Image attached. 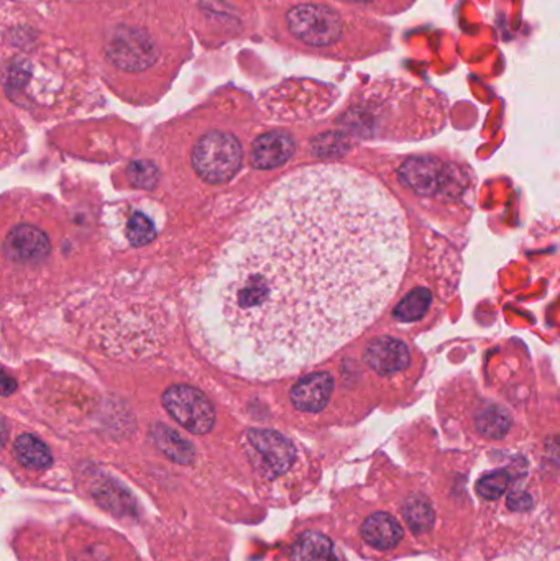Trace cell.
<instances>
[{
	"label": "cell",
	"instance_id": "ffe728a7",
	"mask_svg": "<svg viewBox=\"0 0 560 561\" xmlns=\"http://www.w3.org/2000/svg\"><path fill=\"white\" fill-rule=\"evenodd\" d=\"M127 176L139 189H153L158 182V168L151 161H133L127 168Z\"/></svg>",
	"mask_w": 560,
	"mask_h": 561
},
{
	"label": "cell",
	"instance_id": "7402d4cb",
	"mask_svg": "<svg viewBox=\"0 0 560 561\" xmlns=\"http://www.w3.org/2000/svg\"><path fill=\"white\" fill-rule=\"evenodd\" d=\"M360 7L379 10L381 14H403L416 4V0H347Z\"/></svg>",
	"mask_w": 560,
	"mask_h": 561
},
{
	"label": "cell",
	"instance_id": "2e32d148",
	"mask_svg": "<svg viewBox=\"0 0 560 561\" xmlns=\"http://www.w3.org/2000/svg\"><path fill=\"white\" fill-rule=\"evenodd\" d=\"M430 301H432V297H430L428 289H424V287L414 289L411 294H408L403 301L398 304L393 316L401 322L420 320L428 312Z\"/></svg>",
	"mask_w": 560,
	"mask_h": 561
},
{
	"label": "cell",
	"instance_id": "30bf717a",
	"mask_svg": "<svg viewBox=\"0 0 560 561\" xmlns=\"http://www.w3.org/2000/svg\"><path fill=\"white\" fill-rule=\"evenodd\" d=\"M334 379L329 373H313L293 386L291 402L303 412H321L329 404Z\"/></svg>",
	"mask_w": 560,
	"mask_h": 561
},
{
	"label": "cell",
	"instance_id": "cb8c5ba5",
	"mask_svg": "<svg viewBox=\"0 0 560 561\" xmlns=\"http://www.w3.org/2000/svg\"><path fill=\"white\" fill-rule=\"evenodd\" d=\"M17 388V384L14 381V378H9L7 374H2V394L4 396H10L14 390Z\"/></svg>",
	"mask_w": 560,
	"mask_h": 561
},
{
	"label": "cell",
	"instance_id": "5b68a950",
	"mask_svg": "<svg viewBox=\"0 0 560 561\" xmlns=\"http://www.w3.org/2000/svg\"><path fill=\"white\" fill-rule=\"evenodd\" d=\"M163 406L186 431L204 435L214 427L215 412L211 400L199 390L176 384L165 390Z\"/></svg>",
	"mask_w": 560,
	"mask_h": 561
},
{
	"label": "cell",
	"instance_id": "3957f363",
	"mask_svg": "<svg viewBox=\"0 0 560 561\" xmlns=\"http://www.w3.org/2000/svg\"><path fill=\"white\" fill-rule=\"evenodd\" d=\"M244 158L239 140L227 131H211L199 140L192 151V164L199 176L211 184L232 180Z\"/></svg>",
	"mask_w": 560,
	"mask_h": 561
},
{
	"label": "cell",
	"instance_id": "9c48e42d",
	"mask_svg": "<svg viewBox=\"0 0 560 561\" xmlns=\"http://www.w3.org/2000/svg\"><path fill=\"white\" fill-rule=\"evenodd\" d=\"M296 143L285 131H270L258 137L252 147V164L256 170H273L286 163L295 155Z\"/></svg>",
	"mask_w": 560,
	"mask_h": 561
},
{
	"label": "cell",
	"instance_id": "8992f818",
	"mask_svg": "<svg viewBox=\"0 0 560 561\" xmlns=\"http://www.w3.org/2000/svg\"><path fill=\"white\" fill-rule=\"evenodd\" d=\"M247 448L256 470L268 480H275L289 472L296 460L295 445L285 435L275 431H248Z\"/></svg>",
	"mask_w": 560,
	"mask_h": 561
},
{
	"label": "cell",
	"instance_id": "4fadbf2b",
	"mask_svg": "<svg viewBox=\"0 0 560 561\" xmlns=\"http://www.w3.org/2000/svg\"><path fill=\"white\" fill-rule=\"evenodd\" d=\"M289 561H344L332 540L317 532H305L291 546Z\"/></svg>",
	"mask_w": 560,
	"mask_h": 561
},
{
	"label": "cell",
	"instance_id": "ba28073f",
	"mask_svg": "<svg viewBox=\"0 0 560 561\" xmlns=\"http://www.w3.org/2000/svg\"><path fill=\"white\" fill-rule=\"evenodd\" d=\"M367 365L381 376L399 373L410 367L411 355L401 340L391 337H379L368 343L365 350Z\"/></svg>",
	"mask_w": 560,
	"mask_h": 561
},
{
	"label": "cell",
	"instance_id": "ac0fdd59",
	"mask_svg": "<svg viewBox=\"0 0 560 561\" xmlns=\"http://www.w3.org/2000/svg\"><path fill=\"white\" fill-rule=\"evenodd\" d=\"M404 519L412 532L424 534L434 524V513L428 501H424L422 497H414L404 505Z\"/></svg>",
	"mask_w": 560,
	"mask_h": 561
},
{
	"label": "cell",
	"instance_id": "7a4b0ae2",
	"mask_svg": "<svg viewBox=\"0 0 560 561\" xmlns=\"http://www.w3.org/2000/svg\"><path fill=\"white\" fill-rule=\"evenodd\" d=\"M289 32L316 48H327L346 38L348 22L336 8L321 4H303L286 14Z\"/></svg>",
	"mask_w": 560,
	"mask_h": 561
},
{
	"label": "cell",
	"instance_id": "e0dca14e",
	"mask_svg": "<svg viewBox=\"0 0 560 561\" xmlns=\"http://www.w3.org/2000/svg\"><path fill=\"white\" fill-rule=\"evenodd\" d=\"M510 415L500 407H490L478 415V431L488 439H502L510 431Z\"/></svg>",
	"mask_w": 560,
	"mask_h": 561
},
{
	"label": "cell",
	"instance_id": "d6986e66",
	"mask_svg": "<svg viewBox=\"0 0 560 561\" xmlns=\"http://www.w3.org/2000/svg\"><path fill=\"white\" fill-rule=\"evenodd\" d=\"M127 236H129V240L133 246H143V244H150L157 236V227L145 213L135 212L129 220Z\"/></svg>",
	"mask_w": 560,
	"mask_h": 561
},
{
	"label": "cell",
	"instance_id": "9a60e30c",
	"mask_svg": "<svg viewBox=\"0 0 560 561\" xmlns=\"http://www.w3.org/2000/svg\"><path fill=\"white\" fill-rule=\"evenodd\" d=\"M153 439L157 442L158 447L165 452L178 463H191L194 458V448L190 442L182 439L180 433L168 429L163 423L153 425Z\"/></svg>",
	"mask_w": 560,
	"mask_h": 561
},
{
	"label": "cell",
	"instance_id": "277c9868",
	"mask_svg": "<svg viewBox=\"0 0 560 561\" xmlns=\"http://www.w3.org/2000/svg\"><path fill=\"white\" fill-rule=\"evenodd\" d=\"M106 57L127 73H140L157 61V43L140 26L120 25L109 33Z\"/></svg>",
	"mask_w": 560,
	"mask_h": 561
},
{
	"label": "cell",
	"instance_id": "603a6c76",
	"mask_svg": "<svg viewBox=\"0 0 560 561\" xmlns=\"http://www.w3.org/2000/svg\"><path fill=\"white\" fill-rule=\"evenodd\" d=\"M508 507L511 511H527L533 507V497L524 491H514L508 496Z\"/></svg>",
	"mask_w": 560,
	"mask_h": 561
},
{
	"label": "cell",
	"instance_id": "5bb4252c",
	"mask_svg": "<svg viewBox=\"0 0 560 561\" xmlns=\"http://www.w3.org/2000/svg\"><path fill=\"white\" fill-rule=\"evenodd\" d=\"M14 452L18 462L30 470H45L53 463L50 448L35 435L26 433L16 440Z\"/></svg>",
	"mask_w": 560,
	"mask_h": 561
},
{
	"label": "cell",
	"instance_id": "52a82bcc",
	"mask_svg": "<svg viewBox=\"0 0 560 561\" xmlns=\"http://www.w3.org/2000/svg\"><path fill=\"white\" fill-rule=\"evenodd\" d=\"M48 236L40 228L32 225H18L10 230L5 240V253L10 260L18 263H38L50 255Z\"/></svg>",
	"mask_w": 560,
	"mask_h": 561
},
{
	"label": "cell",
	"instance_id": "7c38bea8",
	"mask_svg": "<svg viewBox=\"0 0 560 561\" xmlns=\"http://www.w3.org/2000/svg\"><path fill=\"white\" fill-rule=\"evenodd\" d=\"M362 537L373 548L391 550L401 542L403 529L389 514H371L370 517L363 522Z\"/></svg>",
	"mask_w": 560,
	"mask_h": 561
},
{
	"label": "cell",
	"instance_id": "44dd1931",
	"mask_svg": "<svg viewBox=\"0 0 560 561\" xmlns=\"http://www.w3.org/2000/svg\"><path fill=\"white\" fill-rule=\"evenodd\" d=\"M510 484V474L504 470L500 472L490 473L478 481L477 491L478 494L485 497L488 501H493L498 497L503 496V493L506 491Z\"/></svg>",
	"mask_w": 560,
	"mask_h": 561
},
{
	"label": "cell",
	"instance_id": "6da1fadb",
	"mask_svg": "<svg viewBox=\"0 0 560 561\" xmlns=\"http://www.w3.org/2000/svg\"><path fill=\"white\" fill-rule=\"evenodd\" d=\"M410 260L403 209L347 166L291 172L242 217L191 297L215 367L268 381L352 342L395 297Z\"/></svg>",
	"mask_w": 560,
	"mask_h": 561
},
{
	"label": "cell",
	"instance_id": "8fae6325",
	"mask_svg": "<svg viewBox=\"0 0 560 561\" xmlns=\"http://www.w3.org/2000/svg\"><path fill=\"white\" fill-rule=\"evenodd\" d=\"M399 178L420 194H434L444 182V164L430 156L411 158L401 166Z\"/></svg>",
	"mask_w": 560,
	"mask_h": 561
}]
</instances>
